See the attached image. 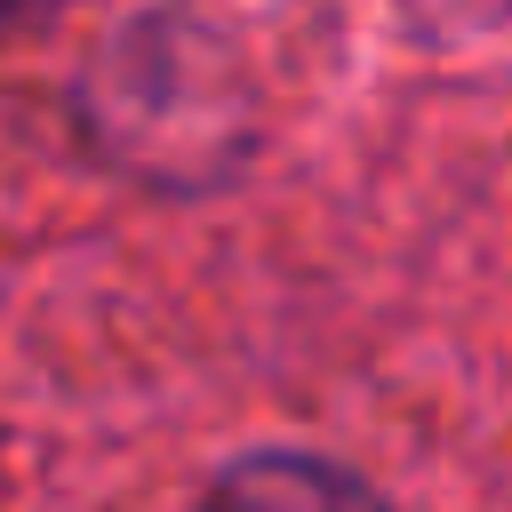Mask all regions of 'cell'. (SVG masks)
Masks as SVG:
<instances>
[{
    "mask_svg": "<svg viewBox=\"0 0 512 512\" xmlns=\"http://www.w3.org/2000/svg\"><path fill=\"white\" fill-rule=\"evenodd\" d=\"M208 512H384V496L320 456H296V448H272V456H240Z\"/></svg>",
    "mask_w": 512,
    "mask_h": 512,
    "instance_id": "obj_1",
    "label": "cell"
}]
</instances>
